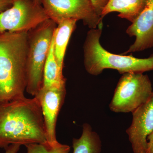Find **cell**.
Segmentation results:
<instances>
[{
	"mask_svg": "<svg viewBox=\"0 0 153 153\" xmlns=\"http://www.w3.org/2000/svg\"><path fill=\"white\" fill-rule=\"evenodd\" d=\"M57 27L47 19L28 31L26 91L33 96L43 86L44 66Z\"/></svg>",
	"mask_w": 153,
	"mask_h": 153,
	"instance_id": "4",
	"label": "cell"
},
{
	"mask_svg": "<svg viewBox=\"0 0 153 153\" xmlns=\"http://www.w3.org/2000/svg\"><path fill=\"white\" fill-rule=\"evenodd\" d=\"M146 153H153V131L147 137Z\"/></svg>",
	"mask_w": 153,
	"mask_h": 153,
	"instance_id": "18",
	"label": "cell"
},
{
	"mask_svg": "<svg viewBox=\"0 0 153 153\" xmlns=\"http://www.w3.org/2000/svg\"><path fill=\"white\" fill-rule=\"evenodd\" d=\"M153 92L149 77L143 73L122 74L114 90L109 109L115 113H132L149 100Z\"/></svg>",
	"mask_w": 153,
	"mask_h": 153,
	"instance_id": "5",
	"label": "cell"
},
{
	"mask_svg": "<svg viewBox=\"0 0 153 153\" xmlns=\"http://www.w3.org/2000/svg\"><path fill=\"white\" fill-rule=\"evenodd\" d=\"M34 1H35V2H36V3L39 4L41 5V0H34Z\"/></svg>",
	"mask_w": 153,
	"mask_h": 153,
	"instance_id": "20",
	"label": "cell"
},
{
	"mask_svg": "<svg viewBox=\"0 0 153 153\" xmlns=\"http://www.w3.org/2000/svg\"><path fill=\"white\" fill-rule=\"evenodd\" d=\"M49 19L57 25L67 19L82 21L90 29L102 25L90 0H41Z\"/></svg>",
	"mask_w": 153,
	"mask_h": 153,
	"instance_id": "6",
	"label": "cell"
},
{
	"mask_svg": "<svg viewBox=\"0 0 153 153\" xmlns=\"http://www.w3.org/2000/svg\"><path fill=\"white\" fill-rule=\"evenodd\" d=\"M14 0H0V13L11 7Z\"/></svg>",
	"mask_w": 153,
	"mask_h": 153,
	"instance_id": "17",
	"label": "cell"
},
{
	"mask_svg": "<svg viewBox=\"0 0 153 153\" xmlns=\"http://www.w3.org/2000/svg\"><path fill=\"white\" fill-rule=\"evenodd\" d=\"M66 94V86L60 88L43 86L34 96L41 105L45 123L47 142L52 146L59 143L56 139V123Z\"/></svg>",
	"mask_w": 153,
	"mask_h": 153,
	"instance_id": "8",
	"label": "cell"
},
{
	"mask_svg": "<svg viewBox=\"0 0 153 153\" xmlns=\"http://www.w3.org/2000/svg\"><path fill=\"white\" fill-rule=\"evenodd\" d=\"M47 19L43 6L34 0H14L11 7L0 13V33L28 32Z\"/></svg>",
	"mask_w": 153,
	"mask_h": 153,
	"instance_id": "7",
	"label": "cell"
},
{
	"mask_svg": "<svg viewBox=\"0 0 153 153\" xmlns=\"http://www.w3.org/2000/svg\"><path fill=\"white\" fill-rule=\"evenodd\" d=\"M27 34L0 33V105L25 97Z\"/></svg>",
	"mask_w": 153,
	"mask_h": 153,
	"instance_id": "2",
	"label": "cell"
},
{
	"mask_svg": "<svg viewBox=\"0 0 153 153\" xmlns=\"http://www.w3.org/2000/svg\"><path fill=\"white\" fill-rule=\"evenodd\" d=\"M132 120L126 132L134 153H146L147 138L153 131V92L144 104L132 113Z\"/></svg>",
	"mask_w": 153,
	"mask_h": 153,
	"instance_id": "9",
	"label": "cell"
},
{
	"mask_svg": "<svg viewBox=\"0 0 153 153\" xmlns=\"http://www.w3.org/2000/svg\"><path fill=\"white\" fill-rule=\"evenodd\" d=\"M102 142L97 133L87 123L82 125V134L72 141L73 153H101Z\"/></svg>",
	"mask_w": 153,
	"mask_h": 153,
	"instance_id": "13",
	"label": "cell"
},
{
	"mask_svg": "<svg viewBox=\"0 0 153 153\" xmlns=\"http://www.w3.org/2000/svg\"><path fill=\"white\" fill-rule=\"evenodd\" d=\"M46 143L42 109L35 97L0 105V148Z\"/></svg>",
	"mask_w": 153,
	"mask_h": 153,
	"instance_id": "1",
	"label": "cell"
},
{
	"mask_svg": "<svg viewBox=\"0 0 153 153\" xmlns=\"http://www.w3.org/2000/svg\"><path fill=\"white\" fill-rule=\"evenodd\" d=\"M47 87L60 88L66 86V79L60 70L54 54V36L44 66V83Z\"/></svg>",
	"mask_w": 153,
	"mask_h": 153,
	"instance_id": "14",
	"label": "cell"
},
{
	"mask_svg": "<svg viewBox=\"0 0 153 153\" xmlns=\"http://www.w3.org/2000/svg\"><path fill=\"white\" fill-rule=\"evenodd\" d=\"M147 0H109L102 11L101 18L112 12L118 16L132 23L144 7Z\"/></svg>",
	"mask_w": 153,
	"mask_h": 153,
	"instance_id": "12",
	"label": "cell"
},
{
	"mask_svg": "<svg viewBox=\"0 0 153 153\" xmlns=\"http://www.w3.org/2000/svg\"><path fill=\"white\" fill-rule=\"evenodd\" d=\"M135 37L133 44L124 53L140 52L153 47V0H147L142 11L126 30Z\"/></svg>",
	"mask_w": 153,
	"mask_h": 153,
	"instance_id": "10",
	"label": "cell"
},
{
	"mask_svg": "<svg viewBox=\"0 0 153 153\" xmlns=\"http://www.w3.org/2000/svg\"><path fill=\"white\" fill-rule=\"evenodd\" d=\"M102 29V25L90 29L83 44L84 66L88 74L97 76L105 69H115L122 74L153 70V53L148 58H139L131 54L117 55L105 49L100 43Z\"/></svg>",
	"mask_w": 153,
	"mask_h": 153,
	"instance_id": "3",
	"label": "cell"
},
{
	"mask_svg": "<svg viewBox=\"0 0 153 153\" xmlns=\"http://www.w3.org/2000/svg\"><path fill=\"white\" fill-rule=\"evenodd\" d=\"M27 153H69L70 147L67 145L60 143L52 146L48 143L30 144L25 146Z\"/></svg>",
	"mask_w": 153,
	"mask_h": 153,
	"instance_id": "15",
	"label": "cell"
},
{
	"mask_svg": "<svg viewBox=\"0 0 153 153\" xmlns=\"http://www.w3.org/2000/svg\"><path fill=\"white\" fill-rule=\"evenodd\" d=\"M96 12L101 17L102 11L108 3L109 0H90Z\"/></svg>",
	"mask_w": 153,
	"mask_h": 153,
	"instance_id": "16",
	"label": "cell"
},
{
	"mask_svg": "<svg viewBox=\"0 0 153 153\" xmlns=\"http://www.w3.org/2000/svg\"><path fill=\"white\" fill-rule=\"evenodd\" d=\"M21 146L18 144H11L5 149V153H17L19 152Z\"/></svg>",
	"mask_w": 153,
	"mask_h": 153,
	"instance_id": "19",
	"label": "cell"
},
{
	"mask_svg": "<svg viewBox=\"0 0 153 153\" xmlns=\"http://www.w3.org/2000/svg\"><path fill=\"white\" fill-rule=\"evenodd\" d=\"M77 21L64 20L57 24L54 34V54L60 70L63 71L64 59L69 39L76 27Z\"/></svg>",
	"mask_w": 153,
	"mask_h": 153,
	"instance_id": "11",
	"label": "cell"
}]
</instances>
